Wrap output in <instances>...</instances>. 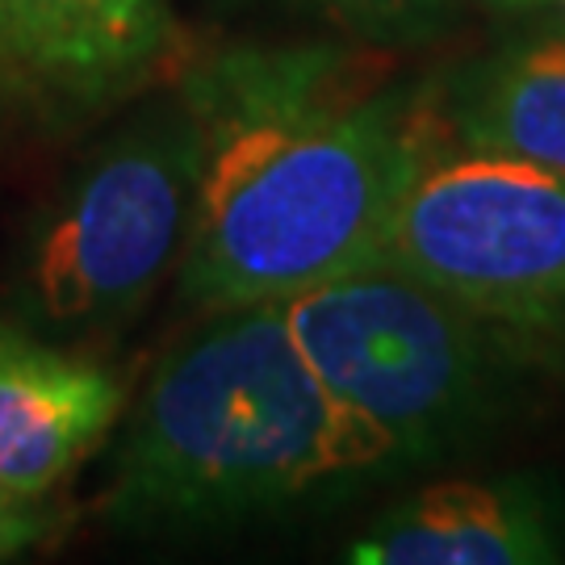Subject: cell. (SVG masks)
<instances>
[{"label": "cell", "instance_id": "5b68a950", "mask_svg": "<svg viewBox=\"0 0 565 565\" xmlns=\"http://www.w3.org/2000/svg\"><path fill=\"white\" fill-rule=\"evenodd\" d=\"M377 256L532 348L565 340V172L440 147Z\"/></svg>", "mask_w": 565, "mask_h": 565}, {"label": "cell", "instance_id": "8992f818", "mask_svg": "<svg viewBox=\"0 0 565 565\" xmlns=\"http://www.w3.org/2000/svg\"><path fill=\"white\" fill-rule=\"evenodd\" d=\"M177 42L168 0H0V139H55L130 105Z\"/></svg>", "mask_w": 565, "mask_h": 565}, {"label": "cell", "instance_id": "3957f363", "mask_svg": "<svg viewBox=\"0 0 565 565\" xmlns=\"http://www.w3.org/2000/svg\"><path fill=\"white\" fill-rule=\"evenodd\" d=\"M202 135L181 88L118 121L25 218L4 319L51 343L114 335L181 268Z\"/></svg>", "mask_w": 565, "mask_h": 565}, {"label": "cell", "instance_id": "277c9868", "mask_svg": "<svg viewBox=\"0 0 565 565\" xmlns=\"http://www.w3.org/2000/svg\"><path fill=\"white\" fill-rule=\"evenodd\" d=\"M281 310L319 382L382 436L394 465L440 461L494 431L515 403L520 348H532L382 256Z\"/></svg>", "mask_w": 565, "mask_h": 565}, {"label": "cell", "instance_id": "6da1fadb", "mask_svg": "<svg viewBox=\"0 0 565 565\" xmlns=\"http://www.w3.org/2000/svg\"><path fill=\"white\" fill-rule=\"evenodd\" d=\"M202 181L181 294L202 310L285 302L377 256L445 126L427 93L331 46H231L181 84Z\"/></svg>", "mask_w": 565, "mask_h": 565}, {"label": "cell", "instance_id": "7c38bea8", "mask_svg": "<svg viewBox=\"0 0 565 565\" xmlns=\"http://www.w3.org/2000/svg\"><path fill=\"white\" fill-rule=\"evenodd\" d=\"M499 4H532V0H499Z\"/></svg>", "mask_w": 565, "mask_h": 565}, {"label": "cell", "instance_id": "52a82bcc", "mask_svg": "<svg viewBox=\"0 0 565 565\" xmlns=\"http://www.w3.org/2000/svg\"><path fill=\"white\" fill-rule=\"evenodd\" d=\"M121 415V373L0 319V486L46 499Z\"/></svg>", "mask_w": 565, "mask_h": 565}, {"label": "cell", "instance_id": "8fae6325", "mask_svg": "<svg viewBox=\"0 0 565 565\" xmlns=\"http://www.w3.org/2000/svg\"><path fill=\"white\" fill-rule=\"evenodd\" d=\"M39 503L42 499H30V494L0 486V562L18 557L46 536V511Z\"/></svg>", "mask_w": 565, "mask_h": 565}, {"label": "cell", "instance_id": "9c48e42d", "mask_svg": "<svg viewBox=\"0 0 565 565\" xmlns=\"http://www.w3.org/2000/svg\"><path fill=\"white\" fill-rule=\"evenodd\" d=\"M436 114L457 147L565 172V39L515 42L469 63Z\"/></svg>", "mask_w": 565, "mask_h": 565}, {"label": "cell", "instance_id": "ba28073f", "mask_svg": "<svg viewBox=\"0 0 565 565\" xmlns=\"http://www.w3.org/2000/svg\"><path fill=\"white\" fill-rule=\"evenodd\" d=\"M562 557L565 511L532 478L427 486L348 545L356 565H548Z\"/></svg>", "mask_w": 565, "mask_h": 565}, {"label": "cell", "instance_id": "4fadbf2b", "mask_svg": "<svg viewBox=\"0 0 565 565\" xmlns=\"http://www.w3.org/2000/svg\"><path fill=\"white\" fill-rule=\"evenodd\" d=\"M562 4H565V0H562Z\"/></svg>", "mask_w": 565, "mask_h": 565}, {"label": "cell", "instance_id": "7a4b0ae2", "mask_svg": "<svg viewBox=\"0 0 565 565\" xmlns=\"http://www.w3.org/2000/svg\"><path fill=\"white\" fill-rule=\"evenodd\" d=\"M205 315L126 411L102 494L109 524H226L394 465L382 436L319 382L281 302Z\"/></svg>", "mask_w": 565, "mask_h": 565}, {"label": "cell", "instance_id": "30bf717a", "mask_svg": "<svg viewBox=\"0 0 565 565\" xmlns=\"http://www.w3.org/2000/svg\"><path fill=\"white\" fill-rule=\"evenodd\" d=\"M315 4L352 34L377 42L424 39L448 13V0H315Z\"/></svg>", "mask_w": 565, "mask_h": 565}]
</instances>
